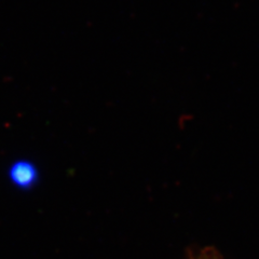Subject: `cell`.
I'll return each mask as SVG.
<instances>
[{
  "instance_id": "1",
  "label": "cell",
  "mask_w": 259,
  "mask_h": 259,
  "mask_svg": "<svg viewBox=\"0 0 259 259\" xmlns=\"http://www.w3.org/2000/svg\"><path fill=\"white\" fill-rule=\"evenodd\" d=\"M39 172L36 165L27 160H19L9 168L10 182L20 189H30L38 182Z\"/></svg>"
},
{
  "instance_id": "2",
  "label": "cell",
  "mask_w": 259,
  "mask_h": 259,
  "mask_svg": "<svg viewBox=\"0 0 259 259\" xmlns=\"http://www.w3.org/2000/svg\"><path fill=\"white\" fill-rule=\"evenodd\" d=\"M188 259H222V257L216 249L205 247L196 253H192Z\"/></svg>"
}]
</instances>
